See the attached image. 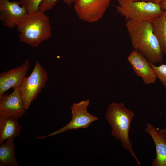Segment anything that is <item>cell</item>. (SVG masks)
Masks as SVG:
<instances>
[{
	"instance_id": "cell-17",
	"label": "cell",
	"mask_w": 166,
	"mask_h": 166,
	"mask_svg": "<svg viewBox=\"0 0 166 166\" xmlns=\"http://www.w3.org/2000/svg\"><path fill=\"white\" fill-rule=\"evenodd\" d=\"M44 0H20L21 5L26 9L27 13L38 10L39 6Z\"/></svg>"
},
{
	"instance_id": "cell-8",
	"label": "cell",
	"mask_w": 166,
	"mask_h": 166,
	"mask_svg": "<svg viewBox=\"0 0 166 166\" xmlns=\"http://www.w3.org/2000/svg\"><path fill=\"white\" fill-rule=\"evenodd\" d=\"M27 14L20 1L0 0V20L4 26L10 29L16 27Z\"/></svg>"
},
{
	"instance_id": "cell-20",
	"label": "cell",
	"mask_w": 166,
	"mask_h": 166,
	"mask_svg": "<svg viewBox=\"0 0 166 166\" xmlns=\"http://www.w3.org/2000/svg\"><path fill=\"white\" fill-rule=\"evenodd\" d=\"M132 1H141L145 2H154L155 0H129Z\"/></svg>"
},
{
	"instance_id": "cell-15",
	"label": "cell",
	"mask_w": 166,
	"mask_h": 166,
	"mask_svg": "<svg viewBox=\"0 0 166 166\" xmlns=\"http://www.w3.org/2000/svg\"><path fill=\"white\" fill-rule=\"evenodd\" d=\"M152 23L153 33L166 57V10Z\"/></svg>"
},
{
	"instance_id": "cell-10",
	"label": "cell",
	"mask_w": 166,
	"mask_h": 166,
	"mask_svg": "<svg viewBox=\"0 0 166 166\" xmlns=\"http://www.w3.org/2000/svg\"><path fill=\"white\" fill-rule=\"evenodd\" d=\"M127 60L135 73L141 78L144 84L149 85L156 82L157 79L156 75L145 56L134 50L129 53Z\"/></svg>"
},
{
	"instance_id": "cell-12",
	"label": "cell",
	"mask_w": 166,
	"mask_h": 166,
	"mask_svg": "<svg viewBox=\"0 0 166 166\" xmlns=\"http://www.w3.org/2000/svg\"><path fill=\"white\" fill-rule=\"evenodd\" d=\"M145 131L151 136L155 146L156 156L152 165L166 166V128L158 130L147 123Z\"/></svg>"
},
{
	"instance_id": "cell-7",
	"label": "cell",
	"mask_w": 166,
	"mask_h": 166,
	"mask_svg": "<svg viewBox=\"0 0 166 166\" xmlns=\"http://www.w3.org/2000/svg\"><path fill=\"white\" fill-rule=\"evenodd\" d=\"M112 0H76L75 13L80 20L88 23L100 20L104 16Z\"/></svg>"
},
{
	"instance_id": "cell-5",
	"label": "cell",
	"mask_w": 166,
	"mask_h": 166,
	"mask_svg": "<svg viewBox=\"0 0 166 166\" xmlns=\"http://www.w3.org/2000/svg\"><path fill=\"white\" fill-rule=\"evenodd\" d=\"M48 78L47 71L36 61L31 73L25 77L18 88L26 110L45 86Z\"/></svg>"
},
{
	"instance_id": "cell-19",
	"label": "cell",
	"mask_w": 166,
	"mask_h": 166,
	"mask_svg": "<svg viewBox=\"0 0 166 166\" xmlns=\"http://www.w3.org/2000/svg\"><path fill=\"white\" fill-rule=\"evenodd\" d=\"M161 9L163 10H166V0H162L160 3Z\"/></svg>"
},
{
	"instance_id": "cell-6",
	"label": "cell",
	"mask_w": 166,
	"mask_h": 166,
	"mask_svg": "<svg viewBox=\"0 0 166 166\" xmlns=\"http://www.w3.org/2000/svg\"><path fill=\"white\" fill-rule=\"evenodd\" d=\"M89 104V99L73 103L71 108L72 119L67 124L52 133L36 138L44 139L69 130L88 128L93 122L99 119L98 117L93 116L88 112V108Z\"/></svg>"
},
{
	"instance_id": "cell-11",
	"label": "cell",
	"mask_w": 166,
	"mask_h": 166,
	"mask_svg": "<svg viewBox=\"0 0 166 166\" xmlns=\"http://www.w3.org/2000/svg\"><path fill=\"white\" fill-rule=\"evenodd\" d=\"M30 62L26 59L22 64L0 74V95L10 88H18L26 77L30 67Z\"/></svg>"
},
{
	"instance_id": "cell-18",
	"label": "cell",
	"mask_w": 166,
	"mask_h": 166,
	"mask_svg": "<svg viewBox=\"0 0 166 166\" xmlns=\"http://www.w3.org/2000/svg\"><path fill=\"white\" fill-rule=\"evenodd\" d=\"M59 0H44L40 5L38 10L45 12L52 9ZM64 3L68 6L74 3L76 0H63Z\"/></svg>"
},
{
	"instance_id": "cell-3",
	"label": "cell",
	"mask_w": 166,
	"mask_h": 166,
	"mask_svg": "<svg viewBox=\"0 0 166 166\" xmlns=\"http://www.w3.org/2000/svg\"><path fill=\"white\" fill-rule=\"evenodd\" d=\"M16 27L20 41L32 47H38L52 35L49 17L45 12L39 10L27 13Z\"/></svg>"
},
{
	"instance_id": "cell-14",
	"label": "cell",
	"mask_w": 166,
	"mask_h": 166,
	"mask_svg": "<svg viewBox=\"0 0 166 166\" xmlns=\"http://www.w3.org/2000/svg\"><path fill=\"white\" fill-rule=\"evenodd\" d=\"M14 138L6 140L0 144V165L18 166L14 148Z\"/></svg>"
},
{
	"instance_id": "cell-2",
	"label": "cell",
	"mask_w": 166,
	"mask_h": 166,
	"mask_svg": "<svg viewBox=\"0 0 166 166\" xmlns=\"http://www.w3.org/2000/svg\"><path fill=\"white\" fill-rule=\"evenodd\" d=\"M135 115L134 111L127 108L123 103L112 102L109 105L105 116L111 126L112 135L120 141L123 147L140 165L129 137L132 121Z\"/></svg>"
},
{
	"instance_id": "cell-1",
	"label": "cell",
	"mask_w": 166,
	"mask_h": 166,
	"mask_svg": "<svg viewBox=\"0 0 166 166\" xmlns=\"http://www.w3.org/2000/svg\"><path fill=\"white\" fill-rule=\"evenodd\" d=\"M125 26L134 49L154 64L161 63L164 54L153 33L152 22L127 20Z\"/></svg>"
},
{
	"instance_id": "cell-4",
	"label": "cell",
	"mask_w": 166,
	"mask_h": 166,
	"mask_svg": "<svg viewBox=\"0 0 166 166\" xmlns=\"http://www.w3.org/2000/svg\"><path fill=\"white\" fill-rule=\"evenodd\" d=\"M117 12L127 20L152 22L164 12L160 4L153 2L117 0Z\"/></svg>"
},
{
	"instance_id": "cell-21",
	"label": "cell",
	"mask_w": 166,
	"mask_h": 166,
	"mask_svg": "<svg viewBox=\"0 0 166 166\" xmlns=\"http://www.w3.org/2000/svg\"><path fill=\"white\" fill-rule=\"evenodd\" d=\"M162 0H155L154 2L157 4H160Z\"/></svg>"
},
{
	"instance_id": "cell-13",
	"label": "cell",
	"mask_w": 166,
	"mask_h": 166,
	"mask_svg": "<svg viewBox=\"0 0 166 166\" xmlns=\"http://www.w3.org/2000/svg\"><path fill=\"white\" fill-rule=\"evenodd\" d=\"M18 119L0 115V144L8 139L16 138L20 134L21 127Z\"/></svg>"
},
{
	"instance_id": "cell-16",
	"label": "cell",
	"mask_w": 166,
	"mask_h": 166,
	"mask_svg": "<svg viewBox=\"0 0 166 166\" xmlns=\"http://www.w3.org/2000/svg\"><path fill=\"white\" fill-rule=\"evenodd\" d=\"M150 65L155 72L157 78L161 82L166 89V64H161L159 66L149 62Z\"/></svg>"
},
{
	"instance_id": "cell-9",
	"label": "cell",
	"mask_w": 166,
	"mask_h": 166,
	"mask_svg": "<svg viewBox=\"0 0 166 166\" xmlns=\"http://www.w3.org/2000/svg\"><path fill=\"white\" fill-rule=\"evenodd\" d=\"M26 110L18 88L11 93L0 95V115L18 119Z\"/></svg>"
}]
</instances>
